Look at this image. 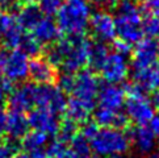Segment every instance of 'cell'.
<instances>
[{"instance_id":"7","label":"cell","mask_w":159,"mask_h":158,"mask_svg":"<svg viewBox=\"0 0 159 158\" xmlns=\"http://www.w3.org/2000/svg\"><path fill=\"white\" fill-rule=\"evenodd\" d=\"M98 70L107 83L120 84L128 78L130 67L125 55H121L116 52H109Z\"/></svg>"},{"instance_id":"33","label":"cell","mask_w":159,"mask_h":158,"mask_svg":"<svg viewBox=\"0 0 159 158\" xmlns=\"http://www.w3.org/2000/svg\"><path fill=\"white\" fill-rule=\"evenodd\" d=\"M149 128L151 133L154 134V137L157 141H159V115H154V117L149 123Z\"/></svg>"},{"instance_id":"41","label":"cell","mask_w":159,"mask_h":158,"mask_svg":"<svg viewBox=\"0 0 159 158\" xmlns=\"http://www.w3.org/2000/svg\"><path fill=\"white\" fill-rule=\"evenodd\" d=\"M147 158H159V151H152V153L149 154Z\"/></svg>"},{"instance_id":"38","label":"cell","mask_w":159,"mask_h":158,"mask_svg":"<svg viewBox=\"0 0 159 158\" xmlns=\"http://www.w3.org/2000/svg\"><path fill=\"white\" fill-rule=\"evenodd\" d=\"M36 2H38V0H17L19 4H33Z\"/></svg>"},{"instance_id":"3","label":"cell","mask_w":159,"mask_h":158,"mask_svg":"<svg viewBox=\"0 0 159 158\" xmlns=\"http://www.w3.org/2000/svg\"><path fill=\"white\" fill-rule=\"evenodd\" d=\"M91 5L87 0H66L57 13L59 32L67 36H82L88 28Z\"/></svg>"},{"instance_id":"40","label":"cell","mask_w":159,"mask_h":158,"mask_svg":"<svg viewBox=\"0 0 159 158\" xmlns=\"http://www.w3.org/2000/svg\"><path fill=\"white\" fill-rule=\"evenodd\" d=\"M4 100H5V94H4V91L2 90V87H0V104H3Z\"/></svg>"},{"instance_id":"6","label":"cell","mask_w":159,"mask_h":158,"mask_svg":"<svg viewBox=\"0 0 159 158\" xmlns=\"http://www.w3.org/2000/svg\"><path fill=\"white\" fill-rule=\"evenodd\" d=\"M125 116L135 125H147L155 115V108L152 107L150 99L134 83L125 90Z\"/></svg>"},{"instance_id":"14","label":"cell","mask_w":159,"mask_h":158,"mask_svg":"<svg viewBox=\"0 0 159 158\" xmlns=\"http://www.w3.org/2000/svg\"><path fill=\"white\" fill-rule=\"evenodd\" d=\"M132 53H133V62H132L133 70L157 63L159 58L158 45L150 37L142 38L141 41H138L135 44L134 50H132Z\"/></svg>"},{"instance_id":"43","label":"cell","mask_w":159,"mask_h":158,"mask_svg":"<svg viewBox=\"0 0 159 158\" xmlns=\"http://www.w3.org/2000/svg\"><path fill=\"white\" fill-rule=\"evenodd\" d=\"M157 45H158V50H159V42H157Z\"/></svg>"},{"instance_id":"37","label":"cell","mask_w":159,"mask_h":158,"mask_svg":"<svg viewBox=\"0 0 159 158\" xmlns=\"http://www.w3.org/2000/svg\"><path fill=\"white\" fill-rule=\"evenodd\" d=\"M13 154L9 151V149L3 142L0 144V158H12Z\"/></svg>"},{"instance_id":"5","label":"cell","mask_w":159,"mask_h":158,"mask_svg":"<svg viewBox=\"0 0 159 158\" xmlns=\"http://www.w3.org/2000/svg\"><path fill=\"white\" fill-rule=\"evenodd\" d=\"M100 90L99 78L91 70H80L72 74V83L70 87V99L74 103L93 112L96 108V96Z\"/></svg>"},{"instance_id":"19","label":"cell","mask_w":159,"mask_h":158,"mask_svg":"<svg viewBox=\"0 0 159 158\" xmlns=\"http://www.w3.org/2000/svg\"><path fill=\"white\" fill-rule=\"evenodd\" d=\"M29 123H28V117L21 114V112L8 111L7 114V128H5V133L7 137L21 140L25 134L29 132Z\"/></svg>"},{"instance_id":"11","label":"cell","mask_w":159,"mask_h":158,"mask_svg":"<svg viewBox=\"0 0 159 158\" xmlns=\"http://www.w3.org/2000/svg\"><path fill=\"white\" fill-rule=\"evenodd\" d=\"M88 25L99 42H112L117 36L115 17L104 9H99L91 13Z\"/></svg>"},{"instance_id":"31","label":"cell","mask_w":159,"mask_h":158,"mask_svg":"<svg viewBox=\"0 0 159 158\" xmlns=\"http://www.w3.org/2000/svg\"><path fill=\"white\" fill-rule=\"evenodd\" d=\"M143 11L146 15L159 17V0H143Z\"/></svg>"},{"instance_id":"32","label":"cell","mask_w":159,"mask_h":158,"mask_svg":"<svg viewBox=\"0 0 159 158\" xmlns=\"http://www.w3.org/2000/svg\"><path fill=\"white\" fill-rule=\"evenodd\" d=\"M19 3L17 0H0V12H8L13 13L19 9Z\"/></svg>"},{"instance_id":"8","label":"cell","mask_w":159,"mask_h":158,"mask_svg":"<svg viewBox=\"0 0 159 158\" xmlns=\"http://www.w3.org/2000/svg\"><path fill=\"white\" fill-rule=\"evenodd\" d=\"M67 100L65 92L55 84H37L36 83V107H45L54 114H63Z\"/></svg>"},{"instance_id":"21","label":"cell","mask_w":159,"mask_h":158,"mask_svg":"<svg viewBox=\"0 0 159 158\" xmlns=\"http://www.w3.org/2000/svg\"><path fill=\"white\" fill-rule=\"evenodd\" d=\"M95 123L99 127H109V128H120L122 129L128 123V117L124 112H112L96 108L95 109Z\"/></svg>"},{"instance_id":"30","label":"cell","mask_w":159,"mask_h":158,"mask_svg":"<svg viewBox=\"0 0 159 158\" xmlns=\"http://www.w3.org/2000/svg\"><path fill=\"white\" fill-rule=\"evenodd\" d=\"M113 52L128 57V55L132 53V45L128 44L126 41H124L121 38H118V40L115 38L113 40Z\"/></svg>"},{"instance_id":"10","label":"cell","mask_w":159,"mask_h":158,"mask_svg":"<svg viewBox=\"0 0 159 158\" xmlns=\"http://www.w3.org/2000/svg\"><path fill=\"white\" fill-rule=\"evenodd\" d=\"M28 66H29V57L20 49H12L8 52L5 58L2 67V74L15 84L20 83L28 78Z\"/></svg>"},{"instance_id":"28","label":"cell","mask_w":159,"mask_h":158,"mask_svg":"<svg viewBox=\"0 0 159 158\" xmlns=\"http://www.w3.org/2000/svg\"><path fill=\"white\" fill-rule=\"evenodd\" d=\"M62 5L61 0H39V5L38 8L45 15L46 17H53L58 13V11Z\"/></svg>"},{"instance_id":"35","label":"cell","mask_w":159,"mask_h":158,"mask_svg":"<svg viewBox=\"0 0 159 158\" xmlns=\"http://www.w3.org/2000/svg\"><path fill=\"white\" fill-rule=\"evenodd\" d=\"M151 92H152V94H151V96H150L149 99H150V101H151L152 107H154L155 109H159V88L154 90V91H151Z\"/></svg>"},{"instance_id":"16","label":"cell","mask_w":159,"mask_h":158,"mask_svg":"<svg viewBox=\"0 0 159 158\" xmlns=\"http://www.w3.org/2000/svg\"><path fill=\"white\" fill-rule=\"evenodd\" d=\"M133 79L134 84L143 92H151L159 88V62L133 70Z\"/></svg>"},{"instance_id":"12","label":"cell","mask_w":159,"mask_h":158,"mask_svg":"<svg viewBox=\"0 0 159 158\" xmlns=\"http://www.w3.org/2000/svg\"><path fill=\"white\" fill-rule=\"evenodd\" d=\"M28 123H29V127L34 131L42 132L48 134L49 137L55 136L59 127L58 115L45 107H34L33 109H30L29 116H28Z\"/></svg>"},{"instance_id":"29","label":"cell","mask_w":159,"mask_h":158,"mask_svg":"<svg viewBox=\"0 0 159 158\" xmlns=\"http://www.w3.org/2000/svg\"><path fill=\"white\" fill-rule=\"evenodd\" d=\"M46 151L48 158H65L66 151H67V144L62 142L59 140H54L53 142H50Z\"/></svg>"},{"instance_id":"18","label":"cell","mask_w":159,"mask_h":158,"mask_svg":"<svg viewBox=\"0 0 159 158\" xmlns=\"http://www.w3.org/2000/svg\"><path fill=\"white\" fill-rule=\"evenodd\" d=\"M129 138L142 154H150L155 149L157 140L154 134L151 133L150 128L146 125H137L130 132Z\"/></svg>"},{"instance_id":"27","label":"cell","mask_w":159,"mask_h":158,"mask_svg":"<svg viewBox=\"0 0 159 158\" xmlns=\"http://www.w3.org/2000/svg\"><path fill=\"white\" fill-rule=\"evenodd\" d=\"M143 35H147L150 38L159 36V17L152 15H146L142 20Z\"/></svg>"},{"instance_id":"17","label":"cell","mask_w":159,"mask_h":158,"mask_svg":"<svg viewBox=\"0 0 159 158\" xmlns=\"http://www.w3.org/2000/svg\"><path fill=\"white\" fill-rule=\"evenodd\" d=\"M59 29L52 17H42L32 29V35L41 45H52L59 38Z\"/></svg>"},{"instance_id":"15","label":"cell","mask_w":159,"mask_h":158,"mask_svg":"<svg viewBox=\"0 0 159 158\" xmlns=\"http://www.w3.org/2000/svg\"><path fill=\"white\" fill-rule=\"evenodd\" d=\"M28 77L37 84H52L57 78L55 67L45 57H33L28 66Z\"/></svg>"},{"instance_id":"44","label":"cell","mask_w":159,"mask_h":158,"mask_svg":"<svg viewBox=\"0 0 159 158\" xmlns=\"http://www.w3.org/2000/svg\"><path fill=\"white\" fill-rule=\"evenodd\" d=\"M95 2H99V0H95Z\"/></svg>"},{"instance_id":"9","label":"cell","mask_w":159,"mask_h":158,"mask_svg":"<svg viewBox=\"0 0 159 158\" xmlns=\"http://www.w3.org/2000/svg\"><path fill=\"white\" fill-rule=\"evenodd\" d=\"M7 105L9 111L15 112H29L36 107V83H24L15 88L8 94Z\"/></svg>"},{"instance_id":"24","label":"cell","mask_w":159,"mask_h":158,"mask_svg":"<svg viewBox=\"0 0 159 158\" xmlns=\"http://www.w3.org/2000/svg\"><path fill=\"white\" fill-rule=\"evenodd\" d=\"M108 52L107 46L103 42H92V46H91V52H89V58H88V65L92 66V69L98 70L100 65L103 63V61L105 59Z\"/></svg>"},{"instance_id":"36","label":"cell","mask_w":159,"mask_h":158,"mask_svg":"<svg viewBox=\"0 0 159 158\" xmlns=\"http://www.w3.org/2000/svg\"><path fill=\"white\" fill-rule=\"evenodd\" d=\"M28 157L29 158H48L46 156V151L43 149H38V150H33L28 153Z\"/></svg>"},{"instance_id":"4","label":"cell","mask_w":159,"mask_h":158,"mask_svg":"<svg viewBox=\"0 0 159 158\" xmlns=\"http://www.w3.org/2000/svg\"><path fill=\"white\" fill-rule=\"evenodd\" d=\"M89 148L96 156L109 158L112 156H124L129 150L130 138L120 128L99 127L89 138Z\"/></svg>"},{"instance_id":"13","label":"cell","mask_w":159,"mask_h":158,"mask_svg":"<svg viewBox=\"0 0 159 158\" xmlns=\"http://www.w3.org/2000/svg\"><path fill=\"white\" fill-rule=\"evenodd\" d=\"M125 90L118 84H105L100 87L98 96H96V105L100 109L112 111V112H124L125 104Z\"/></svg>"},{"instance_id":"1","label":"cell","mask_w":159,"mask_h":158,"mask_svg":"<svg viewBox=\"0 0 159 158\" xmlns=\"http://www.w3.org/2000/svg\"><path fill=\"white\" fill-rule=\"evenodd\" d=\"M92 42L82 36H67L48 49L46 58L54 67L61 66L65 72L75 74L88 65Z\"/></svg>"},{"instance_id":"39","label":"cell","mask_w":159,"mask_h":158,"mask_svg":"<svg viewBox=\"0 0 159 158\" xmlns=\"http://www.w3.org/2000/svg\"><path fill=\"white\" fill-rule=\"evenodd\" d=\"M12 158H29V157H28V153H21V151H20V153L15 154Z\"/></svg>"},{"instance_id":"20","label":"cell","mask_w":159,"mask_h":158,"mask_svg":"<svg viewBox=\"0 0 159 158\" xmlns=\"http://www.w3.org/2000/svg\"><path fill=\"white\" fill-rule=\"evenodd\" d=\"M42 19V12L39 11L38 5L33 4H24L21 8L17 9V15H16V20H17L19 25L21 26L22 30L32 32L38 21Z\"/></svg>"},{"instance_id":"23","label":"cell","mask_w":159,"mask_h":158,"mask_svg":"<svg viewBox=\"0 0 159 158\" xmlns=\"http://www.w3.org/2000/svg\"><path fill=\"white\" fill-rule=\"evenodd\" d=\"M78 134V125L76 123L71 121L70 118H66L63 121H59V127H58V132H57V140L62 141L69 145L70 141Z\"/></svg>"},{"instance_id":"22","label":"cell","mask_w":159,"mask_h":158,"mask_svg":"<svg viewBox=\"0 0 159 158\" xmlns=\"http://www.w3.org/2000/svg\"><path fill=\"white\" fill-rule=\"evenodd\" d=\"M20 142H21V149H24L26 153H29V151H33V150L43 149L49 142V136L33 129L32 132H28L20 140Z\"/></svg>"},{"instance_id":"34","label":"cell","mask_w":159,"mask_h":158,"mask_svg":"<svg viewBox=\"0 0 159 158\" xmlns=\"http://www.w3.org/2000/svg\"><path fill=\"white\" fill-rule=\"evenodd\" d=\"M7 114L4 105L0 104V136L5 134V128H7Z\"/></svg>"},{"instance_id":"42","label":"cell","mask_w":159,"mask_h":158,"mask_svg":"<svg viewBox=\"0 0 159 158\" xmlns=\"http://www.w3.org/2000/svg\"><path fill=\"white\" fill-rule=\"evenodd\" d=\"M109 158H124L122 156H112V157H109Z\"/></svg>"},{"instance_id":"25","label":"cell","mask_w":159,"mask_h":158,"mask_svg":"<svg viewBox=\"0 0 159 158\" xmlns=\"http://www.w3.org/2000/svg\"><path fill=\"white\" fill-rule=\"evenodd\" d=\"M41 46L42 45L33 37V35H25L24 33V36H22L17 49H20L22 53H25L28 57L33 58V57H37V55L39 54V52H41Z\"/></svg>"},{"instance_id":"2","label":"cell","mask_w":159,"mask_h":158,"mask_svg":"<svg viewBox=\"0 0 159 158\" xmlns=\"http://www.w3.org/2000/svg\"><path fill=\"white\" fill-rule=\"evenodd\" d=\"M142 16L138 4L134 0H121L116 5V33L118 38L133 45L143 38Z\"/></svg>"},{"instance_id":"26","label":"cell","mask_w":159,"mask_h":158,"mask_svg":"<svg viewBox=\"0 0 159 158\" xmlns=\"http://www.w3.org/2000/svg\"><path fill=\"white\" fill-rule=\"evenodd\" d=\"M69 148L72 151H75L78 156H80L82 158H88L89 151H91L88 140L84 138L80 133H78L76 136L70 141V142H69Z\"/></svg>"}]
</instances>
